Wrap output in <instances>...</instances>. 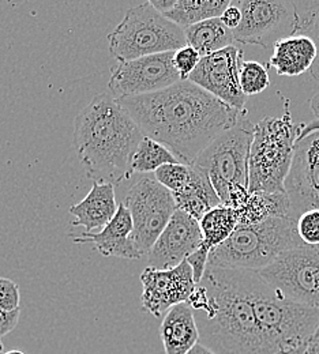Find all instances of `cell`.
Returning <instances> with one entry per match:
<instances>
[{
	"mask_svg": "<svg viewBox=\"0 0 319 354\" xmlns=\"http://www.w3.org/2000/svg\"><path fill=\"white\" fill-rule=\"evenodd\" d=\"M145 136L191 165L219 136L246 118L206 90L181 81L157 93L118 100Z\"/></svg>",
	"mask_w": 319,
	"mask_h": 354,
	"instance_id": "1",
	"label": "cell"
},
{
	"mask_svg": "<svg viewBox=\"0 0 319 354\" xmlns=\"http://www.w3.org/2000/svg\"><path fill=\"white\" fill-rule=\"evenodd\" d=\"M187 304L194 310L199 344L215 354H274L258 324L241 270L208 265Z\"/></svg>",
	"mask_w": 319,
	"mask_h": 354,
	"instance_id": "2",
	"label": "cell"
},
{
	"mask_svg": "<svg viewBox=\"0 0 319 354\" xmlns=\"http://www.w3.org/2000/svg\"><path fill=\"white\" fill-rule=\"evenodd\" d=\"M145 138L118 98L100 93L74 119V147L94 183L119 184L133 175L131 160Z\"/></svg>",
	"mask_w": 319,
	"mask_h": 354,
	"instance_id": "3",
	"label": "cell"
},
{
	"mask_svg": "<svg viewBox=\"0 0 319 354\" xmlns=\"http://www.w3.org/2000/svg\"><path fill=\"white\" fill-rule=\"evenodd\" d=\"M258 324L274 354L307 346L319 326V310L293 303L265 282L257 271L241 270Z\"/></svg>",
	"mask_w": 319,
	"mask_h": 354,
	"instance_id": "4",
	"label": "cell"
},
{
	"mask_svg": "<svg viewBox=\"0 0 319 354\" xmlns=\"http://www.w3.org/2000/svg\"><path fill=\"white\" fill-rule=\"evenodd\" d=\"M280 118L268 116L254 127L250 151L248 191L286 194L285 181L292 168L295 149L304 123L292 120L289 101Z\"/></svg>",
	"mask_w": 319,
	"mask_h": 354,
	"instance_id": "5",
	"label": "cell"
},
{
	"mask_svg": "<svg viewBox=\"0 0 319 354\" xmlns=\"http://www.w3.org/2000/svg\"><path fill=\"white\" fill-rule=\"evenodd\" d=\"M306 245L298 234V220L271 218L250 226H237L227 241L213 248L209 265L229 270L261 271L285 251Z\"/></svg>",
	"mask_w": 319,
	"mask_h": 354,
	"instance_id": "6",
	"label": "cell"
},
{
	"mask_svg": "<svg viewBox=\"0 0 319 354\" xmlns=\"http://www.w3.org/2000/svg\"><path fill=\"white\" fill-rule=\"evenodd\" d=\"M107 40L109 53L119 63L175 52L187 45L183 28L157 11L150 1L129 8Z\"/></svg>",
	"mask_w": 319,
	"mask_h": 354,
	"instance_id": "7",
	"label": "cell"
},
{
	"mask_svg": "<svg viewBox=\"0 0 319 354\" xmlns=\"http://www.w3.org/2000/svg\"><path fill=\"white\" fill-rule=\"evenodd\" d=\"M254 127L246 118L219 135L192 162L210 178L223 205L236 187L248 188L250 151Z\"/></svg>",
	"mask_w": 319,
	"mask_h": 354,
	"instance_id": "8",
	"label": "cell"
},
{
	"mask_svg": "<svg viewBox=\"0 0 319 354\" xmlns=\"http://www.w3.org/2000/svg\"><path fill=\"white\" fill-rule=\"evenodd\" d=\"M241 11V22L235 29V41L274 48L281 40L299 33V15L289 0H235Z\"/></svg>",
	"mask_w": 319,
	"mask_h": 354,
	"instance_id": "9",
	"label": "cell"
},
{
	"mask_svg": "<svg viewBox=\"0 0 319 354\" xmlns=\"http://www.w3.org/2000/svg\"><path fill=\"white\" fill-rule=\"evenodd\" d=\"M257 272L288 300L319 310V245L285 251Z\"/></svg>",
	"mask_w": 319,
	"mask_h": 354,
	"instance_id": "10",
	"label": "cell"
},
{
	"mask_svg": "<svg viewBox=\"0 0 319 354\" xmlns=\"http://www.w3.org/2000/svg\"><path fill=\"white\" fill-rule=\"evenodd\" d=\"M123 203L133 217L131 240L142 255H147L178 210L174 194L156 177L143 176L130 187Z\"/></svg>",
	"mask_w": 319,
	"mask_h": 354,
	"instance_id": "11",
	"label": "cell"
},
{
	"mask_svg": "<svg viewBox=\"0 0 319 354\" xmlns=\"http://www.w3.org/2000/svg\"><path fill=\"white\" fill-rule=\"evenodd\" d=\"M181 81L174 66V52H165L130 62H118L111 68L108 88L109 94L119 100L157 93Z\"/></svg>",
	"mask_w": 319,
	"mask_h": 354,
	"instance_id": "12",
	"label": "cell"
},
{
	"mask_svg": "<svg viewBox=\"0 0 319 354\" xmlns=\"http://www.w3.org/2000/svg\"><path fill=\"white\" fill-rule=\"evenodd\" d=\"M243 50L235 45L201 59L188 81L206 90L229 106L246 112L247 95L241 91L239 74Z\"/></svg>",
	"mask_w": 319,
	"mask_h": 354,
	"instance_id": "13",
	"label": "cell"
},
{
	"mask_svg": "<svg viewBox=\"0 0 319 354\" xmlns=\"http://www.w3.org/2000/svg\"><path fill=\"white\" fill-rule=\"evenodd\" d=\"M142 308L154 317H161L168 310L188 301L197 283L188 262L170 270L146 267L140 277Z\"/></svg>",
	"mask_w": 319,
	"mask_h": 354,
	"instance_id": "14",
	"label": "cell"
},
{
	"mask_svg": "<svg viewBox=\"0 0 319 354\" xmlns=\"http://www.w3.org/2000/svg\"><path fill=\"white\" fill-rule=\"evenodd\" d=\"M285 192L293 220L309 210L319 209V133L298 142Z\"/></svg>",
	"mask_w": 319,
	"mask_h": 354,
	"instance_id": "15",
	"label": "cell"
},
{
	"mask_svg": "<svg viewBox=\"0 0 319 354\" xmlns=\"http://www.w3.org/2000/svg\"><path fill=\"white\" fill-rule=\"evenodd\" d=\"M203 245L199 222L176 210L147 254L150 267L170 270L182 265Z\"/></svg>",
	"mask_w": 319,
	"mask_h": 354,
	"instance_id": "16",
	"label": "cell"
},
{
	"mask_svg": "<svg viewBox=\"0 0 319 354\" xmlns=\"http://www.w3.org/2000/svg\"><path fill=\"white\" fill-rule=\"evenodd\" d=\"M133 217L125 203H119L116 216L104 229L95 233L84 232L80 236L70 234L75 244L91 243L102 257H115L120 259L136 261L143 255L139 252L137 245L131 240Z\"/></svg>",
	"mask_w": 319,
	"mask_h": 354,
	"instance_id": "17",
	"label": "cell"
},
{
	"mask_svg": "<svg viewBox=\"0 0 319 354\" xmlns=\"http://www.w3.org/2000/svg\"><path fill=\"white\" fill-rule=\"evenodd\" d=\"M118 209L115 185L94 183L91 192L80 203L70 207V214L74 217L71 225L85 227L86 233H95V229L101 230L112 221Z\"/></svg>",
	"mask_w": 319,
	"mask_h": 354,
	"instance_id": "18",
	"label": "cell"
},
{
	"mask_svg": "<svg viewBox=\"0 0 319 354\" xmlns=\"http://www.w3.org/2000/svg\"><path fill=\"white\" fill-rule=\"evenodd\" d=\"M165 354H187L199 344V330L194 310L184 303L168 310L160 326Z\"/></svg>",
	"mask_w": 319,
	"mask_h": 354,
	"instance_id": "19",
	"label": "cell"
},
{
	"mask_svg": "<svg viewBox=\"0 0 319 354\" xmlns=\"http://www.w3.org/2000/svg\"><path fill=\"white\" fill-rule=\"evenodd\" d=\"M317 46L309 36L296 35L274 45L271 66L280 77H299L311 70Z\"/></svg>",
	"mask_w": 319,
	"mask_h": 354,
	"instance_id": "20",
	"label": "cell"
},
{
	"mask_svg": "<svg viewBox=\"0 0 319 354\" xmlns=\"http://www.w3.org/2000/svg\"><path fill=\"white\" fill-rule=\"evenodd\" d=\"M191 175L187 185L174 194L176 207L199 222L206 213L223 205L206 172L195 165H190Z\"/></svg>",
	"mask_w": 319,
	"mask_h": 354,
	"instance_id": "21",
	"label": "cell"
},
{
	"mask_svg": "<svg viewBox=\"0 0 319 354\" xmlns=\"http://www.w3.org/2000/svg\"><path fill=\"white\" fill-rule=\"evenodd\" d=\"M239 226H250L271 218L291 217V203L286 194L250 192L246 202L235 209Z\"/></svg>",
	"mask_w": 319,
	"mask_h": 354,
	"instance_id": "22",
	"label": "cell"
},
{
	"mask_svg": "<svg viewBox=\"0 0 319 354\" xmlns=\"http://www.w3.org/2000/svg\"><path fill=\"white\" fill-rule=\"evenodd\" d=\"M187 45L194 48L202 57L233 45L235 37L220 18L203 21L183 29Z\"/></svg>",
	"mask_w": 319,
	"mask_h": 354,
	"instance_id": "23",
	"label": "cell"
},
{
	"mask_svg": "<svg viewBox=\"0 0 319 354\" xmlns=\"http://www.w3.org/2000/svg\"><path fill=\"white\" fill-rule=\"evenodd\" d=\"M229 4V0H178L175 7L164 15L184 29L208 19L221 18Z\"/></svg>",
	"mask_w": 319,
	"mask_h": 354,
	"instance_id": "24",
	"label": "cell"
},
{
	"mask_svg": "<svg viewBox=\"0 0 319 354\" xmlns=\"http://www.w3.org/2000/svg\"><path fill=\"white\" fill-rule=\"evenodd\" d=\"M203 236V247L212 251L224 241L239 226V217L235 209L226 205H220L205 214L199 221Z\"/></svg>",
	"mask_w": 319,
	"mask_h": 354,
	"instance_id": "25",
	"label": "cell"
},
{
	"mask_svg": "<svg viewBox=\"0 0 319 354\" xmlns=\"http://www.w3.org/2000/svg\"><path fill=\"white\" fill-rule=\"evenodd\" d=\"M168 164H182L179 160L161 143L145 136L138 145L131 160L133 174H152Z\"/></svg>",
	"mask_w": 319,
	"mask_h": 354,
	"instance_id": "26",
	"label": "cell"
},
{
	"mask_svg": "<svg viewBox=\"0 0 319 354\" xmlns=\"http://www.w3.org/2000/svg\"><path fill=\"white\" fill-rule=\"evenodd\" d=\"M239 82L244 95H255L271 86V78L268 68L254 60H244L240 67Z\"/></svg>",
	"mask_w": 319,
	"mask_h": 354,
	"instance_id": "27",
	"label": "cell"
},
{
	"mask_svg": "<svg viewBox=\"0 0 319 354\" xmlns=\"http://www.w3.org/2000/svg\"><path fill=\"white\" fill-rule=\"evenodd\" d=\"M191 175L190 165L185 164H168L161 168H158L154 172L156 180L164 185L167 189H170L172 194L179 192L183 189Z\"/></svg>",
	"mask_w": 319,
	"mask_h": 354,
	"instance_id": "28",
	"label": "cell"
},
{
	"mask_svg": "<svg viewBox=\"0 0 319 354\" xmlns=\"http://www.w3.org/2000/svg\"><path fill=\"white\" fill-rule=\"evenodd\" d=\"M298 234L306 245H319V209L309 210L298 218Z\"/></svg>",
	"mask_w": 319,
	"mask_h": 354,
	"instance_id": "29",
	"label": "cell"
},
{
	"mask_svg": "<svg viewBox=\"0 0 319 354\" xmlns=\"http://www.w3.org/2000/svg\"><path fill=\"white\" fill-rule=\"evenodd\" d=\"M202 56L190 45H185L174 52V66L179 73L182 81H187L190 75L195 71Z\"/></svg>",
	"mask_w": 319,
	"mask_h": 354,
	"instance_id": "30",
	"label": "cell"
},
{
	"mask_svg": "<svg viewBox=\"0 0 319 354\" xmlns=\"http://www.w3.org/2000/svg\"><path fill=\"white\" fill-rule=\"evenodd\" d=\"M21 304V292L18 285L8 279L0 277V310H19Z\"/></svg>",
	"mask_w": 319,
	"mask_h": 354,
	"instance_id": "31",
	"label": "cell"
},
{
	"mask_svg": "<svg viewBox=\"0 0 319 354\" xmlns=\"http://www.w3.org/2000/svg\"><path fill=\"white\" fill-rule=\"evenodd\" d=\"M209 254H210V251L202 245L199 250H197L194 254H191L187 258L188 265L191 266V268H192L194 279H195L197 285L201 283V281L205 275V271L209 265Z\"/></svg>",
	"mask_w": 319,
	"mask_h": 354,
	"instance_id": "32",
	"label": "cell"
},
{
	"mask_svg": "<svg viewBox=\"0 0 319 354\" xmlns=\"http://www.w3.org/2000/svg\"><path fill=\"white\" fill-rule=\"evenodd\" d=\"M21 308L15 310H0V338L10 334L19 322Z\"/></svg>",
	"mask_w": 319,
	"mask_h": 354,
	"instance_id": "33",
	"label": "cell"
},
{
	"mask_svg": "<svg viewBox=\"0 0 319 354\" xmlns=\"http://www.w3.org/2000/svg\"><path fill=\"white\" fill-rule=\"evenodd\" d=\"M220 19L228 29L233 32L235 29L239 28V25L241 22V11L233 1H230L228 8L224 11V14L221 15Z\"/></svg>",
	"mask_w": 319,
	"mask_h": 354,
	"instance_id": "34",
	"label": "cell"
},
{
	"mask_svg": "<svg viewBox=\"0 0 319 354\" xmlns=\"http://www.w3.org/2000/svg\"><path fill=\"white\" fill-rule=\"evenodd\" d=\"M306 36H309L310 39H313V41L316 43V46H317V59H316V62H314V64H313L310 73H311L313 80L319 85V14L317 15V18H316V21H314L311 29L309 30V33H307Z\"/></svg>",
	"mask_w": 319,
	"mask_h": 354,
	"instance_id": "35",
	"label": "cell"
},
{
	"mask_svg": "<svg viewBox=\"0 0 319 354\" xmlns=\"http://www.w3.org/2000/svg\"><path fill=\"white\" fill-rule=\"evenodd\" d=\"M178 3V0H150V4L157 10L160 11L161 14H167L170 12L175 4Z\"/></svg>",
	"mask_w": 319,
	"mask_h": 354,
	"instance_id": "36",
	"label": "cell"
},
{
	"mask_svg": "<svg viewBox=\"0 0 319 354\" xmlns=\"http://www.w3.org/2000/svg\"><path fill=\"white\" fill-rule=\"evenodd\" d=\"M319 133V119H316V120H313V122H310V123H307V124L303 126V130H302V133H300L299 140H302L303 138H306V136H309V135H311V133ZM299 140H298V142H299Z\"/></svg>",
	"mask_w": 319,
	"mask_h": 354,
	"instance_id": "37",
	"label": "cell"
},
{
	"mask_svg": "<svg viewBox=\"0 0 319 354\" xmlns=\"http://www.w3.org/2000/svg\"><path fill=\"white\" fill-rule=\"evenodd\" d=\"M310 106H311V111H313L316 119H319V91L313 95V98L310 100Z\"/></svg>",
	"mask_w": 319,
	"mask_h": 354,
	"instance_id": "38",
	"label": "cell"
},
{
	"mask_svg": "<svg viewBox=\"0 0 319 354\" xmlns=\"http://www.w3.org/2000/svg\"><path fill=\"white\" fill-rule=\"evenodd\" d=\"M187 354H215L210 349L203 346L202 344H197Z\"/></svg>",
	"mask_w": 319,
	"mask_h": 354,
	"instance_id": "39",
	"label": "cell"
},
{
	"mask_svg": "<svg viewBox=\"0 0 319 354\" xmlns=\"http://www.w3.org/2000/svg\"><path fill=\"white\" fill-rule=\"evenodd\" d=\"M304 354H319V342L310 341V342H309V345L306 346Z\"/></svg>",
	"mask_w": 319,
	"mask_h": 354,
	"instance_id": "40",
	"label": "cell"
},
{
	"mask_svg": "<svg viewBox=\"0 0 319 354\" xmlns=\"http://www.w3.org/2000/svg\"><path fill=\"white\" fill-rule=\"evenodd\" d=\"M304 351H306V346H303V348H299V349H296V351H293V352H291V353L285 354H304Z\"/></svg>",
	"mask_w": 319,
	"mask_h": 354,
	"instance_id": "41",
	"label": "cell"
},
{
	"mask_svg": "<svg viewBox=\"0 0 319 354\" xmlns=\"http://www.w3.org/2000/svg\"><path fill=\"white\" fill-rule=\"evenodd\" d=\"M311 341H316V342H319V326L318 328H317V331H316V334H314V337H313V339Z\"/></svg>",
	"mask_w": 319,
	"mask_h": 354,
	"instance_id": "42",
	"label": "cell"
},
{
	"mask_svg": "<svg viewBox=\"0 0 319 354\" xmlns=\"http://www.w3.org/2000/svg\"><path fill=\"white\" fill-rule=\"evenodd\" d=\"M4 354H25L24 352H21V351H10V352H7V353Z\"/></svg>",
	"mask_w": 319,
	"mask_h": 354,
	"instance_id": "43",
	"label": "cell"
},
{
	"mask_svg": "<svg viewBox=\"0 0 319 354\" xmlns=\"http://www.w3.org/2000/svg\"><path fill=\"white\" fill-rule=\"evenodd\" d=\"M0 354H4V346L1 344V341H0Z\"/></svg>",
	"mask_w": 319,
	"mask_h": 354,
	"instance_id": "44",
	"label": "cell"
}]
</instances>
